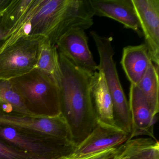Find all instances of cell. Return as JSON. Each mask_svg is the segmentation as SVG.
<instances>
[{
	"label": "cell",
	"mask_w": 159,
	"mask_h": 159,
	"mask_svg": "<svg viewBox=\"0 0 159 159\" xmlns=\"http://www.w3.org/2000/svg\"><path fill=\"white\" fill-rule=\"evenodd\" d=\"M0 125L31 133L49 141L73 143L67 123L62 112L56 115L41 113L38 117H29L0 112Z\"/></svg>",
	"instance_id": "6"
},
{
	"label": "cell",
	"mask_w": 159,
	"mask_h": 159,
	"mask_svg": "<svg viewBox=\"0 0 159 159\" xmlns=\"http://www.w3.org/2000/svg\"><path fill=\"white\" fill-rule=\"evenodd\" d=\"M2 16H0V48L3 45L4 42L8 36V33L2 24Z\"/></svg>",
	"instance_id": "22"
},
{
	"label": "cell",
	"mask_w": 159,
	"mask_h": 159,
	"mask_svg": "<svg viewBox=\"0 0 159 159\" xmlns=\"http://www.w3.org/2000/svg\"><path fill=\"white\" fill-rule=\"evenodd\" d=\"M95 15L108 17L140 35L139 22L132 0H90Z\"/></svg>",
	"instance_id": "12"
},
{
	"label": "cell",
	"mask_w": 159,
	"mask_h": 159,
	"mask_svg": "<svg viewBox=\"0 0 159 159\" xmlns=\"http://www.w3.org/2000/svg\"><path fill=\"white\" fill-rule=\"evenodd\" d=\"M130 134L118 125H109L97 120L92 132L76 146L70 155L80 157L118 148L130 140Z\"/></svg>",
	"instance_id": "8"
},
{
	"label": "cell",
	"mask_w": 159,
	"mask_h": 159,
	"mask_svg": "<svg viewBox=\"0 0 159 159\" xmlns=\"http://www.w3.org/2000/svg\"><path fill=\"white\" fill-rule=\"evenodd\" d=\"M0 159H47L12 148L0 141Z\"/></svg>",
	"instance_id": "20"
},
{
	"label": "cell",
	"mask_w": 159,
	"mask_h": 159,
	"mask_svg": "<svg viewBox=\"0 0 159 159\" xmlns=\"http://www.w3.org/2000/svg\"><path fill=\"white\" fill-rule=\"evenodd\" d=\"M90 35L95 43L99 55L100 62L98 65L97 70L104 74L112 98L115 122L118 126L131 134L132 123L129 104L113 59L115 52L112 45V38L101 37L95 31H91Z\"/></svg>",
	"instance_id": "3"
},
{
	"label": "cell",
	"mask_w": 159,
	"mask_h": 159,
	"mask_svg": "<svg viewBox=\"0 0 159 159\" xmlns=\"http://www.w3.org/2000/svg\"><path fill=\"white\" fill-rule=\"evenodd\" d=\"M0 138L30 154L47 159H57L73 152L76 145L70 142H54L50 145L41 142L12 127L0 125Z\"/></svg>",
	"instance_id": "7"
},
{
	"label": "cell",
	"mask_w": 159,
	"mask_h": 159,
	"mask_svg": "<svg viewBox=\"0 0 159 159\" xmlns=\"http://www.w3.org/2000/svg\"><path fill=\"white\" fill-rule=\"evenodd\" d=\"M33 1L13 0L11 5L4 12L1 17L2 24L8 32V37L26 12Z\"/></svg>",
	"instance_id": "19"
},
{
	"label": "cell",
	"mask_w": 159,
	"mask_h": 159,
	"mask_svg": "<svg viewBox=\"0 0 159 159\" xmlns=\"http://www.w3.org/2000/svg\"><path fill=\"white\" fill-rule=\"evenodd\" d=\"M151 62L145 43L124 48L120 63L131 84L137 85Z\"/></svg>",
	"instance_id": "14"
},
{
	"label": "cell",
	"mask_w": 159,
	"mask_h": 159,
	"mask_svg": "<svg viewBox=\"0 0 159 159\" xmlns=\"http://www.w3.org/2000/svg\"><path fill=\"white\" fill-rule=\"evenodd\" d=\"M29 12L30 36H44L54 46L71 30L91 28L95 16L90 0H33Z\"/></svg>",
	"instance_id": "2"
},
{
	"label": "cell",
	"mask_w": 159,
	"mask_h": 159,
	"mask_svg": "<svg viewBox=\"0 0 159 159\" xmlns=\"http://www.w3.org/2000/svg\"><path fill=\"white\" fill-rule=\"evenodd\" d=\"M119 147L108 149L96 153L80 157H72L69 154L57 159H116L119 152Z\"/></svg>",
	"instance_id": "21"
},
{
	"label": "cell",
	"mask_w": 159,
	"mask_h": 159,
	"mask_svg": "<svg viewBox=\"0 0 159 159\" xmlns=\"http://www.w3.org/2000/svg\"><path fill=\"white\" fill-rule=\"evenodd\" d=\"M150 57L159 66V0H132Z\"/></svg>",
	"instance_id": "10"
},
{
	"label": "cell",
	"mask_w": 159,
	"mask_h": 159,
	"mask_svg": "<svg viewBox=\"0 0 159 159\" xmlns=\"http://www.w3.org/2000/svg\"><path fill=\"white\" fill-rule=\"evenodd\" d=\"M137 86L146 98L153 116L159 111V67L151 62Z\"/></svg>",
	"instance_id": "17"
},
{
	"label": "cell",
	"mask_w": 159,
	"mask_h": 159,
	"mask_svg": "<svg viewBox=\"0 0 159 159\" xmlns=\"http://www.w3.org/2000/svg\"><path fill=\"white\" fill-rule=\"evenodd\" d=\"M0 112L29 117L41 114L29 109L10 80L3 79H0Z\"/></svg>",
	"instance_id": "15"
},
{
	"label": "cell",
	"mask_w": 159,
	"mask_h": 159,
	"mask_svg": "<svg viewBox=\"0 0 159 159\" xmlns=\"http://www.w3.org/2000/svg\"><path fill=\"white\" fill-rule=\"evenodd\" d=\"M10 80L30 110L43 109L49 115L61 113L59 86L50 75L36 68Z\"/></svg>",
	"instance_id": "4"
},
{
	"label": "cell",
	"mask_w": 159,
	"mask_h": 159,
	"mask_svg": "<svg viewBox=\"0 0 159 159\" xmlns=\"http://www.w3.org/2000/svg\"><path fill=\"white\" fill-rule=\"evenodd\" d=\"M46 37L28 36L0 52V79L10 80L37 68L42 43Z\"/></svg>",
	"instance_id": "5"
},
{
	"label": "cell",
	"mask_w": 159,
	"mask_h": 159,
	"mask_svg": "<svg viewBox=\"0 0 159 159\" xmlns=\"http://www.w3.org/2000/svg\"><path fill=\"white\" fill-rule=\"evenodd\" d=\"M58 52L61 111L77 146L90 134L97 121L90 90L93 74L74 66Z\"/></svg>",
	"instance_id": "1"
},
{
	"label": "cell",
	"mask_w": 159,
	"mask_h": 159,
	"mask_svg": "<svg viewBox=\"0 0 159 159\" xmlns=\"http://www.w3.org/2000/svg\"><path fill=\"white\" fill-rule=\"evenodd\" d=\"M56 46L58 52L79 68L92 74L97 70L98 65L89 49L84 30H71L58 40Z\"/></svg>",
	"instance_id": "9"
},
{
	"label": "cell",
	"mask_w": 159,
	"mask_h": 159,
	"mask_svg": "<svg viewBox=\"0 0 159 159\" xmlns=\"http://www.w3.org/2000/svg\"><path fill=\"white\" fill-rule=\"evenodd\" d=\"M13 0H0V16H2L7 8L11 5Z\"/></svg>",
	"instance_id": "23"
},
{
	"label": "cell",
	"mask_w": 159,
	"mask_h": 159,
	"mask_svg": "<svg viewBox=\"0 0 159 159\" xmlns=\"http://www.w3.org/2000/svg\"><path fill=\"white\" fill-rule=\"evenodd\" d=\"M128 104L132 123L130 139L145 135L156 140L153 133L156 116H153L146 98L137 85L131 84Z\"/></svg>",
	"instance_id": "11"
},
{
	"label": "cell",
	"mask_w": 159,
	"mask_h": 159,
	"mask_svg": "<svg viewBox=\"0 0 159 159\" xmlns=\"http://www.w3.org/2000/svg\"><path fill=\"white\" fill-rule=\"evenodd\" d=\"M90 90L97 120L109 125H117L114 119L112 98L105 76L101 71H96L93 74Z\"/></svg>",
	"instance_id": "13"
},
{
	"label": "cell",
	"mask_w": 159,
	"mask_h": 159,
	"mask_svg": "<svg viewBox=\"0 0 159 159\" xmlns=\"http://www.w3.org/2000/svg\"><path fill=\"white\" fill-rule=\"evenodd\" d=\"M119 156L127 159H159V143L151 138L128 140L119 148Z\"/></svg>",
	"instance_id": "16"
},
{
	"label": "cell",
	"mask_w": 159,
	"mask_h": 159,
	"mask_svg": "<svg viewBox=\"0 0 159 159\" xmlns=\"http://www.w3.org/2000/svg\"><path fill=\"white\" fill-rule=\"evenodd\" d=\"M119 153H118V156H117V158H116V159H126V158H122V157H120V156H119Z\"/></svg>",
	"instance_id": "24"
},
{
	"label": "cell",
	"mask_w": 159,
	"mask_h": 159,
	"mask_svg": "<svg viewBox=\"0 0 159 159\" xmlns=\"http://www.w3.org/2000/svg\"><path fill=\"white\" fill-rule=\"evenodd\" d=\"M37 68L51 76L59 86L60 70L58 51L56 46L52 45L47 38H45L41 45Z\"/></svg>",
	"instance_id": "18"
}]
</instances>
